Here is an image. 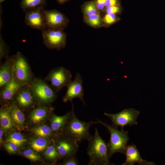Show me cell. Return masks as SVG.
<instances>
[{
    "instance_id": "cell-1",
    "label": "cell",
    "mask_w": 165,
    "mask_h": 165,
    "mask_svg": "<svg viewBox=\"0 0 165 165\" xmlns=\"http://www.w3.org/2000/svg\"><path fill=\"white\" fill-rule=\"evenodd\" d=\"M88 141L87 153L90 161L87 165H111L107 143L101 137L97 128Z\"/></svg>"
},
{
    "instance_id": "cell-2",
    "label": "cell",
    "mask_w": 165,
    "mask_h": 165,
    "mask_svg": "<svg viewBox=\"0 0 165 165\" xmlns=\"http://www.w3.org/2000/svg\"><path fill=\"white\" fill-rule=\"evenodd\" d=\"M98 123L97 121L86 122L79 120L76 116L74 110L68 123L64 129L66 135L78 143L84 140L89 141L92 136L89 129L93 124Z\"/></svg>"
},
{
    "instance_id": "cell-3",
    "label": "cell",
    "mask_w": 165,
    "mask_h": 165,
    "mask_svg": "<svg viewBox=\"0 0 165 165\" xmlns=\"http://www.w3.org/2000/svg\"><path fill=\"white\" fill-rule=\"evenodd\" d=\"M98 123L102 124L108 130L110 134V138L107 143L108 153L110 158L114 154L120 152L124 154L129 140L127 131L119 130L113 125L105 123L100 120H97Z\"/></svg>"
},
{
    "instance_id": "cell-4",
    "label": "cell",
    "mask_w": 165,
    "mask_h": 165,
    "mask_svg": "<svg viewBox=\"0 0 165 165\" xmlns=\"http://www.w3.org/2000/svg\"><path fill=\"white\" fill-rule=\"evenodd\" d=\"M13 75L22 86L29 85L32 80L29 64L22 53L17 52L14 55Z\"/></svg>"
},
{
    "instance_id": "cell-5",
    "label": "cell",
    "mask_w": 165,
    "mask_h": 165,
    "mask_svg": "<svg viewBox=\"0 0 165 165\" xmlns=\"http://www.w3.org/2000/svg\"><path fill=\"white\" fill-rule=\"evenodd\" d=\"M29 86L33 97L40 103L48 104L55 100V91L42 79L35 78Z\"/></svg>"
},
{
    "instance_id": "cell-6",
    "label": "cell",
    "mask_w": 165,
    "mask_h": 165,
    "mask_svg": "<svg viewBox=\"0 0 165 165\" xmlns=\"http://www.w3.org/2000/svg\"><path fill=\"white\" fill-rule=\"evenodd\" d=\"M139 114V111L132 108L124 109L115 114L104 113L110 118L114 127L117 128L119 127L121 130H123L124 127L127 125L131 126L137 125V119Z\"/></svg>"
},
{
    "instance_id": "cell-7",
    "label": "cell",
    "mask_w": 165,
    "mask_h": 165,
    "mask_svg": "<svg viewBox=\"0 0 165 165\" xmlns=\"http://www.w3.org/2000/svg\"><path fill=\"white\" fill-rule=\"evenodd\" d=\"M72 76L70 71L60 67L52 70L46 77L50 85L55 91L58 92L71 81Z\"/></svg>"
},
{
    "instance_id": "cell-8",
    "label": "cell",
    "mask_w": 165,
    "mask_h": 165,
    "mask_svg": "<svg viewBox=\"0 0 165 165\" xmlns=\"http://www.w3.org/2000/svg\"><path fill=\"white\" fill-rule=\"evenodd\" d=\"M43 42L50 49L60 50L66 43V35L62 30L46 28L42 31Z\"/></svg>"
},
{
    "instance_id": "cell-9",
    "label": "cell",
    "mask_w": 165,
    "mask_h": 165,
    "mask_svg": "<svg viewBox=\"0 0 165 165\" xmlns=\"http://www.w3.org/2000/svg\"><path fill=\"white\" fill-rule=\"evenodd\" d=\"M45 9L44 6H41L27 11L25 16L26 24L32 29L41 31L45 29Z\"/></svg>"
},
{
    "instance_id": "cell-10",
    "label": "cell",
    "mask_w": 165,
    "mask_h": 165,
    "mask_svg": "<svg viewBox=\"0 0 165 165\" xmlns=\"http://www.w3.org/2000/svg\"><path fill=\"white\" fill-rule=\"evenodd\" d=\"M66 86L67 87V91L63 98V101L64 102L68 101L72 102L74 98H78L85 105H86L84 99L82 80L79 73H76L74 79L72 80Z\"/></svg>"
},
{
    "instance_id": "cell-11",
    "label": "cell",
    "mask_w": 165,
    "mask_h": 165,
    "mask_svg": "<svg viewBox=\"0 0 165 165\" xmlns=\"http://www.w3.org/2000/svg\"><path fill=\"white\" fill-rule=\"evenodd\" d=\"M55 144L59 157L65 158L76 154L79 149L78 143L66 135L57 139Z\"/></svg>"
},
{
    "instance_id": "cell-12",
    "label": "cell",
    "mask_w": 165,
    "mask_h": 165,
    "mask_svg": "<svg viewBox=\"0 0 165 165\" xmlns=\"http://www.w3.org/2000/svg\"><path fill=\"white\" fill-rule=\"evenodd\" d=\"M44 14L46 28L62 30L67 24L65 16L55 9H45Z\"/></svg>"
},
{
    "instance_id": "cell-13",
    "label": "cell",
    "mask_w": 165,
    "mask_h": 165,
    "mask_svg": "<svg viewBox=\"0 0 165 165\" xmlns=\"http://www.w3.org/2000/svg\"><path fill=\"white\" fill-rule=\"evenodd\" d=\"M126 156L125 162L122 165H133L136 163L141 165H155L154 163L146 161L141 157L136 146L131 144L127 145L124 154Z\"/></svg>"
},
{
    "instance_id": "cell-14",
    "label": "cell",
    "mask_w": 165,
    "mask_h": 165,
    "mask_svg": "<svg viewBox=\"0 0 165 165\" xmlns=\"http://www.w3.org/2000/svg\"><path fill=\"white\" fill-rule=\"evenodd\" d=\"M0 68V87L2 88L11 79L13 75L14 55L8 56Z\"/></svg>"
},
{
    "instance_id": "cell-15",
    "label": "cell",
    "mask_w": 165,
    "mask_h": 165,
    "mask_svg": "<svg viewBox=\"0 0 165 165\" xmlns=\"http://www.w3.org/2000/svg\"><path fill=\"white\" fill-rule=\"evenodd\" d=\"M16 100L19 105L23 108H27L33 103V97L29 86H22L16 93Z\"/></svg>"
},
{
    "instance_id": "cell-16",
    "label": "cell",
    "mask_w": 165,
    "mask_h": 165,
    "mask_svg": "<svg viewBox=\"0 0 165 165\" xmlns=\"http://www.w3.org/2000/svg\"><path fill=\"white\" fill-rule=\"evenodd\" d=\"M22 86L12 75L11 80L1 88L2 98L6 101L11 100Z\"/></svg>"
},
{
    "instance_id": "cell-17",
    "label": "cell",
    "mask_w": 165,
    "mask_h": 165,
    "mask_svg": "<svg viewBox=\"0 0 165 165\" xmlns=\"http://www.w3.org/2000/svg\"><path fill=\"white\" fill-rule=\"evenodd\" d=\"M72 108L71 111L62 116H58L53 114L51 119V127L54 132H58L63 129L69 121L74 110L72 103Z\"/></svg>"
},
{
    "instance_id": "cell-18",
    "label": "cell",
    "mask_w": 165,
    "mask_h": 165,
    "mask_svg": "<svg viewBox=\"0 0 165 165\" xmlns=\"http://www.w3.org/2000/svg\"><path fill=\"white\" fill-rule=\"evenodd\" d=\"M49 109L45 107H39L33 109L31 112L29 117L31 122L37 124L42 122L47 117Z\"/></svg>"
},
{
    "instance_id": "cell-19",
    "label": "cell",
    "mask_w": 165,
    "mask_h": 165,
    "mask_svg": "<svg viewBox=\"0 0 165 165\" xmlns=\"http://www.w3.org/2000/svg\"><path fill=\"white\" fill-rule=\"evenodd\" d=\"M9 110L14 124L19 127H22L24 123V116L17 105L14 103L12 104Z\"/></svg>"
},
{
    "instance_id": "cell-20",
    "label": "cell",
    "mask_w": 165,
    "mask_h": 165,
    "mask_svg": "<svg viewBox=\"0 0 165 165\" xmlns=\"http://www.w3.org/2000/svg\"><path fill=\"white\" fill-rule=\"evenodd\" d=\"M0 121L1 128L4 131L9 130L13 127L14 123L11 116L9 108H3L1 109Z\"/></svg>"
},
{
    "instance_id": "cell-21",
    "label": "cell",
    "mask_w": 165,
    "mask_h": 165,
    "mask_svg": "<svg viewBox=\"0 0 165 165\" xmlns=\"http://www.w3.org/2000/svg\"><path fill=\"white\" fill-rule=\"evenodd\" d=\"M46 0H21L20 3V8L25 12L38 6H46Z\"/></svg>"
},
{
    "instance_id": "cell-22",
    "label": "cell",
    "mask_w": 165,
    "mask_h": 165,
    "mask_svg": "<svg viewBox=\"0 0 165 165\" xmlns=\"http://www.w3.org/2000/svg\"><path fill=\"white\" fill-rule=\"evenodd\" d=\"M32 131L37 136L45 138L51 136L53 131L51 127L44 125L37 126L33 128L32 129Z\"/></svg>"
},
{
    "instance_id": "cell-23",
    "label": "cell",
    "mask_w": 165,
    "mask_h": 165,
    "mask_svg": "<svg viewBox=\"0 0 165 165\" xmlns=\"http://www.w3.org/2000/svg\"><path fill=\"white\" fill-rule=\"evenodd\" d=\"M47 141L45 138L39 137L33 140L30 143L32 149L35 151L40 152L44 151L47 146Z\"/></svg>"
},
{
    "instance_id": "cell-24",
    "label": "cell",
    "mask_w": 165,
    "mask_h": 165,
    "mask_svg": "<svg viewBox=\"0 0 165 165\" xmlns=\"http://www.w3.org/2000/svg\"><path fill=\"white\" fill-rule=\"evenodd\" d=\"M27 139L20 133L15 132L9 135L6 141L13 143L19 147L23 146L27 141Z\"/></svg>"
},
{
    "instance_id": "cell-25",
    "label": "cell",
    "mask_w": 165,
    "mask_h": 165,
    "mask_svg": "<svg viewBox=\"0 0 165 165\" xmlns=\"http://www.w3.org/2000/svg\"><path fill=\"white\" fill-rule=\"evenodd\" d=\"M98 9L95 2L94 1L86 2L83 6V10L84 13L88 16L97 14Z\"/></svg>"
},
{
    "instance_id": "cell-26",
    "label": "cell",
    "mask_w": 165,
    "mask_h": 165,
    "mask_svg": "<svg viewBox=\"0 0 165 165\" xmlns=\"http://www.w3.org/2000/svg\"><path fill=\"white\" fill-rule=\"evenodd\" d=\"M44 154L49 160L55 161L59 157V154L55 144L50 145L46 148Z\"/></svg>"
},
{
    "instance_id": "cell-27",
    "label": "cell",
    "mask_w": 165,
    "mask_h": 165,
    "mask_svg": "<svg viewBox=\"0 0 165 165\" xmlns=\"http://www.w3.org/2000/svg\"><path fill=\"white\" fill-rule=\"evenodd\" d=\"M23 154L26 158L31 160L34 161H43L41 157L34 151L31 149H28L24 151Z\"/></svg>"
},
{
    "instance_id": "cell-28",
    "label": "cell",
    "mask_w": 165,
    "mask_h": 165,
    "mask_svg": "<svg viewBox=\"0 0 165 165\" xmlns=\"http://www.w3.org/2000/svg\"><path fill=\"white\" fill-rule=\"evenodd\" d=\"M87 22L93 26H98L101 24V18L98 14H96L88 16Z\"/></svg>"
},
{
    "instance_id": "cell-29",
    "label": "cell",
    "mask_w": 165,
    "mask_h": 165,
    "mask_svg": "<svg viewBox=\"0 0 165 165\" xmlns=\"http://www.w3.org/2000/svg\"><path fill=\"white\" fill-rule=\"evenodd\" d=\"M7 48L6 43L3 40L1 34L0 38V61L2 59L6 58L7 55Z\"/></svg>"
},
{
    "instance_id": "cell-30",
    "label": "cell",
    "mask_w": 165,
    "mask_h": 165,
    "mask_svg": "<svg viewBox=\"0 0 165 165\" xmlns=\"http://www.w3.org/2000/svg\"><path fill=\"white\" fill-rule=\"evenodd\" d=\"M66 159L61 163L64 165H78L79 162L76 157V154H73L68 156Z\"/></svg>"
},
{
    "instance_id": "cell-31",
    "label": "cell",
    "mask_w": 165,
    "mask_h": 165,
    "mask_svg": "<svg viewBox=\"0 0 165 165\" xmlns=\"http://www.w3.org/2000/svg\"><path fill=\"white\" fill-rule=\"evenodd\" d=\"M4 146L6 150L9 153H16L19 147L14 143L9 142L6 143Z\"/></svg>"
},
{
    "instance_id": "cell-32",
    "label": "cell",
    "mask_w": 165,
    "mask_h": 165,
    "mask_svg": "<svg viewBox=\"0 0 165 165\" xmlns=\"http://www.w3.org/2000/svg\"><path fill=\"white\" fill-rule=\"evenodd\" d=\"M116 20L115 15L113 13H109L106 14L104 17L105 22L109 24L114 23Z\"/></svg>"
},
{
    "instance_id": "cell-33",
    "label": "cell",
    "mask_w": 165,
    "mask_h": 165,
    "mask_svg": "<svg viewBox=\"0 0 165 165\" xmlns=\"http://www.w3.org/2000/svg\"><path fill=\"white\" fill-rule=\"evenodd\" d=\"M106 0H95L94 1L98 9H103L105 6Z\"/></svg>"
},
{
    "instance_id": "cell-34",
    "label": "cell",
    "mask_w": 165,
    "mask_h": 165,
    "mask_svg": "<svg viewBox=\"0 0 165 165\" xmlns=\"http://www.w3.org/2000/svg\"><path fill=\"white\" fill-rule=\"evenodd\" d=\"M119 7L117 6H115L107 7L106 9V12L108 13H115L118 12L119 11Z\"/></svg>"
},
{
    "instance_id": "cell-35",
    "label": "cell",
    "mask_w": 165,
    "mask_h": 165,
    "mask_svg": "<svg viewBox=\"0 0 165 165\" xmlns=\"http://www.w3.org/2000/svg\"><path fill=\"white\" fill-rule=\"evenodd\" d=\"M117 0H106L105 6L108 7L110 6H116L117 4Z\"/></svg>"
},
{
    "instance_id": "cell-36",
    "label": "cell",
    "mask_w": 165,
    "mask_h": 165,
    "mask_svg": "<svg viewBox=\"0 0 165 165\" xmlns=\"http://www.w3.org/2000/svg\"><path fill=\"white\" fill-rule=\"evenodd\" d=\"M2 128L0 129V144L2 143V137L3 135V131Z\"/></svg>"
},
{
    "instance_id": "cell-37",
    "label": "cell",
    "mask_w": 165,
    "mask_h": 165,
    "mask_svg": "<svg viewBox=\"0 0 165 165\" xmlns=\"http://www.w3.org/2000/svg\"><path fill=\"white\" fill-rule=\"evenodd\" d=\"M60 4H63L69 0H56Z\"/></svg>"
},
{
    "instance_id": "cell-38",
    "label": "cell",
    "mask_w": 165,
    "mask_h": 165,
    "mask_svg": "<svg viewBox=\"0 0 165 165\" xmlns=\"http://www.w3.org/2000/svg\"><path fill=\"white\" fill-rule=\"evenodd\" d=\"M6 0H0V3L1 4L2 3L5 1Z\"/></svg>"
}]
</instances>
